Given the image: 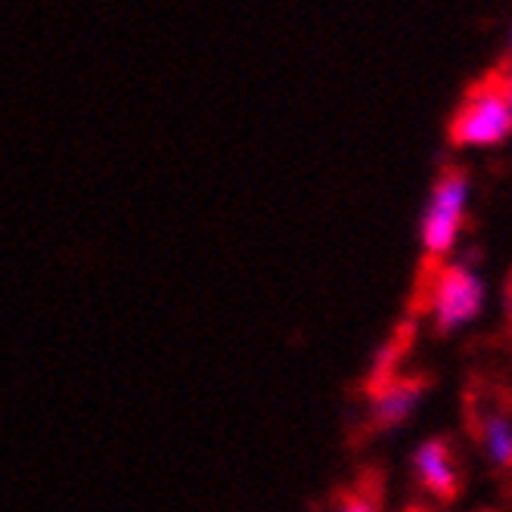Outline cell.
I'll return each instance as SVG.
<instances>
[{
	"mask_svg": "<svg viewBox=\"0 0 512 512\" xmlns=\"http://www.w3.org/2000/svg\"><path fill=\"white\" fill-rule=\"evenodd\" d=\"M426 305L438 333H460L485 314L488 283L466 261L438 264L426 289Z\"/></svg>",
	"mask_w": 512,
	"mask_h": 512,
	"instance_id": "1",
	"label": "cell"
},
{
	"mask_svg": "<svg viewBox=\"0 0 512 512\" xmlns=\"http://www.w3.org/2000/svg\"><path fill=\"white\" fill-rule=\"evenodd\" d=\"M512 137V109L497 78L475 84L450 122V140L460 149H497Z\"/></svg>",
	"mask_w": 512,
	"mask_h": 512,
	"instance_id": "2",
	"label": "cell"
},
{
	"mask_svg": "<svg viewBox=\"0 0 512 512\" xmlns=\"http://www.w3.org/2000/svg\"><path fill=\"white\" fill-rule=\"evenodd\" d=\"M469 196L472 187L463 171H447L438 177V184L432 187V196L426 202L423 221H419V243H423L429 258L441 261L460 246Z\"/></svg>",
	"mask_w": 512,
	"mask_h": 512,
	"instance_id": "3",
	"label": "cell"
},
{
	"mask_svg": "<svg viewBox=\"0 0 512 512\" xmlns=\"http://www.w3.org/2000/svg\"><path fill=\"white\" fill-rule=\"evenodd\" d=\"M413 472L423 491H429L438 500H450L460 488L457 457L444 438H429L413 450Z\"/></svg>",
	"mask_w": 512,
	"mask_h": 512,
	"instance_id": "4",
	"label": "cell"
},
{
	"mask_svg": "<svg viewBox=\"0 0 512 512\" xmlns=\"http://www.w3.org/2000/svg\"><path fill=\"white\" fill-rule=\"evenodd\" d=\"M423 401V385L413 379H388L373 395V423L379 429H398Z\"/></svg>",
	"mask_w": 512,
	"mask_h": 512,
	"instance_id": "5",
	"label": "cell"
},
{
	"mask_svg": "<svg viewBox=\"0 0 512 512\" xmlns=\"http://www.w3.org/2000/svg\"><path fill=\"white\" fill-rule=\"evenodd\" d=\"M478 447L497 469H512V416L506 410H488L478 419Z\"/></svg>",
	"mask_w": 512,
	"mask_h": 512,
	"instance_id": "6",
	"label": "cell"
},
{
	"mask_svg": "<svg viewBox=\"0 0 512 512\" xmlns=\"http://www.w3.org/2000/svg\"><path fill=\"white\" fill-rule=\"evenodd\" d=\"M339 512H376V503L370 497H351L339 506Z\"/></svg>",
	"mask_w": 512,
	"mask_h": 512,
	"instance_id": "7",
	"label": "cell"
},
{
	"mask_svg": "<svg viewBox=\"0 0 512 512\" xmlns=\"http://www.w3.org/2000/svg\"><path fill=\"white\" fill-rule=\"evenodd\" d=\"M497 81H500V90H503V97H506V103H509V109H512V66H509Z\"/></svg>",
	"mask_w": 512,
	"mask_h": 512,
	"instance_id": "8",
	"label": "cell"
},
{
	"mask_svg": "<svg viewBox=\"0 0 512 512\" xmlns=\"http://www.w3.org/2000/svg\"><path fill=\"white\" fill-rule=\"evenodd\" d=\"M509 47H512V32H509Z\"/></svg>",
	"mask_w": 512,
	"mask_h": 512,
	"instance_id": "9",
	"label": "cell"
}]
</instances>
